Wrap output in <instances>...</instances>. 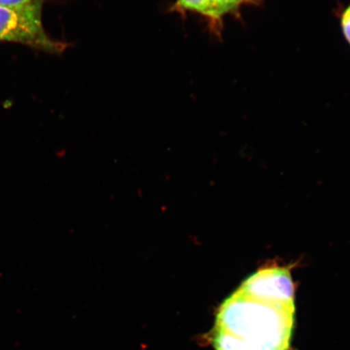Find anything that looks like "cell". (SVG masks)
<instances>
[{
    "mask_svg": "<svg viewBox=\"0 0 350 350\" xmlns=\"http://www.w3.org/2000/svg\"><path fill=\"white\" fill-rule=\"evenodd\" d=\"M341 24H342L345 36L350 43V6L344 12Z\"/></svg>",
    "mask_w": 350,
    "mask_h": 350,
    "instance_id": "obj_6",
    "label": "cell"
},
{
    "mask_svg": "<svg viewBox=\"0 0 350 350\" xmlns=\"http://www.w3.org/2000/svg\"><path fill=\"white\" fill-rule=\"evenodd\" d=\"M173 8L179 13H200L213 21V0H176Z\"/></svg>",
    "mask_w": 350,
    "mask_h": 350,
    "instance_id": "obj_3",
    "label": "cell"
},
{
    "mask_svg": "<svg viewBox=\"0 0 350 350\" xmlns=\"http://www.w3.org/2000/svg\"><path fill=\"white\" fill-rule=\"evenodd\" d=\"M295 295L267 291L245 280L219 306L212 336L214 349H290Z\"/></svg>",
    "mask_w": 350,
    "mask_h": 350,
    "instance_id": "obj_1",
    "label": "cell"
},
{
    "mask_svg": "<svg viewBox=\"0 0 350 350\" xmlns=\"http://www.w3.org/2000/svg\"><path fill=\"white\" fill-rule=\"evenodd\" d=\"M42 3L13 8L0 6V42L20 43L51 53L65 49L46 33L42 21Z\"/></svg>",
    "mask_w": 350,
    "mask_h": 350,
    "instance_id": "obj_2",
    "label": "cell"
},
{
    "mask_svg": "<svg viewBox=\"0 0 350 350\" xmlns=\"http://www.w3.org/2000/svg\"><path fill=\"white\" fill-rule=\"evenodd\" d=\"M247 0H213V22L221 19L222 16L234 11Z\"/></svg>",
    "mask_w": 350,
    "mask_h": 350,
    "instance_id": "obj_4",
    "label": "cell"
},
{
    "mask_svg": "<svg viewBox=\"0 0 350 350\" xmlns=\"http://www.w3.org/2000/svg\"><path fill=\"white\" fill-rule=\"evenodd\" d=\"M43 0H0V6L22 8L42 3Z\"/></svg>",
    "mask_w": 350,
    "mask_h": 350,
    "instance_id": "obj_5",
    "label": "cell"
}]
</instances>
